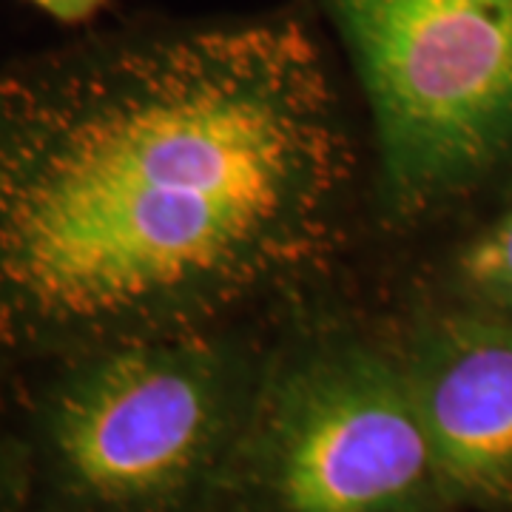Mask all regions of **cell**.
I'll return each mask as SVG.
<instances>
[{"label": "cell", "instance_id": "1", "mask_svg": "<svg viewBox=\"0 0 512 512\" xmlns=\"http://www.w3.org/2000/svg\"><path fill=\"white\" fill-rule=\"evenodd\" d=\"M365 165L291 18L137 37L0 86V348L256 325L345 251Z\"/></svg>", "mask_w": 512, "mask_h": 512}, {"label": "cell", "instance_id": "2", "mask_svg": "<svg viewBox=\"0 0 512 512\" xmlns=\"http://www.w3.org/2000/svg\"><path fill=\"white\" fill-rule=\"evenodd\" d=\"M265 339L237 325L52 362L12 456L20 512L211 510Z\"/></svg>", "mask_w": 512, "mask_h": 512}, {"label": "cell", "instance_id": "3", "mask_svg": "<svg viewBox=\"0 0 512 512\" xmlns=\"http://www.w3.org/2000/svg\"><path fill=\"white\" fill-rule=\"evenodd\" d=\"M208 512H456L390 322L279 311Z\"/></svg>", "mask_w": 512, "mask_h": 512}, {"label": "cell", "instance_id": "4", "mask_svg": "<svg viewBox=\"0 0 512 512\" xmlns=\"http://www.w3.org/2000/svg\"><path fill=\"white\" fill-rule=\"evenodd\" d=\"M359 83L370 194L416 234L512 174V0H322Z\"/></svg>", "mask_w": 512, "mask_h": 512}, {"label": "cell", "instance_id": "5", "mask_svg": "<svg viewBox=\"0 0 512 512\" xmlns=\"http://www.w3.org/2000/svg\"><path fill=\"white\" fill-rule=\"evenodd\" d=\"M456 512H512V319L416 302L390 319Z\"/></svg>", "mask_w": 512, "mask_h": 512}, {"label": "cell", "instance_id": "6", "mask_svg": "<svg viewBox=\"0 0 512 512\" xmlns=\"http://www.w3.org/2000/svg\"><path fill=\"white\" fill-rule=\"evenodd\" d=\"M436 302L512 319V202L450 251Z\"/></svg>", "mask_w": 512, "mask_h": 512}, {"label": "cell", "instance_id": "7", "mask_svg": "<svg viewBox=\"0 0 512 512\" xmlns=\"http://www.w3.org/2000/svg\"><path fill=\"white\" fill-rule=\"evenodd\" d=\"M32 3L63 23H80V20L92 18L106 0H32Z\"/></svg>", "mask_w": 512, "mask_h": 512}, {"label": "cell", "instance_id": "8", "mask_svg": "<svg viewBox=\"0 0 512 512\" xmlns=\"http://www.w3.org/2000/svg\"><path fill=\"white\" fill-rule=\"evenodd\" d=\"M0 512H20V490L18 473H15V458L0 464Z\"/></svg>", "mask_w": 512, "mask_h": 512}]
</instances>
